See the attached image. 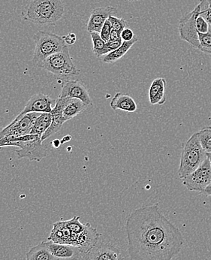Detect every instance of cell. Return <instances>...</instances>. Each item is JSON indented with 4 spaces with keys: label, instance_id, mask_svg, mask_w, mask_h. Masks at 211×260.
<instances>
[{
    "label": "cell",
    "instance_id": "obj_5",
    "mask_svg": "<svg viewBox=\"0 0 211 260\" xmlns=\"http://www.w3.org/2000/svg\"><path fill=\"white\" fill-rule=\"evenodd\" d=\"M33 40L35 42V50L32 62L38 68L47 58L56 53L60 52L65 46L62 37L45 31L36 32Z\"/></svg>",
    "mask_w": 211,
    "mask_h": 260
},
{
    "label": "cell",
    "instance_id": "obj_21",
    "mask_svg": "<svg viewBox=\"0 0 211 260\" xmlns=\"http://www.w3.org/2000/svg\"><path fill=\"white\" fill-rule=\"evenodd\" d=\"M26 260H59L51 253L46 242L32 247L26 255Z\"/></svg>",
    "mask_w": 211,
    "mask_h": 260
},
{
    "label": "cell",
    "instance_id": "obj_38",
    "mask_svg": "<svg viewBox=\"0 0 211 260\" xmlns=\"http://www.w3.org/2000/svg\"><path fill=\"white\" fill-rule=\"evenodd\" d=\"M207 3H208L209 9H211V0H207Z\"/></svg>",
    "mask_w": 211,
    "mask_h": 260
},
{
    "label": "cell",
    "instance_id": "obj_22",
    "mask_svg": "<svg viewBox=\"0 0 211 260\" xmlns=\"http://www.w3.org/2000/svg\"><path fill=\"white\" fill-rule=\"evenodd\" d=\"M137 40L138 39H137V36H135L132 40L128 41V42L123 41V43L117 50L104 56L102 62L108 64L115 63V62L127 54L128 51L137 42Z\"/></svg>",
    "mask_w": 211,
    "mask_h": 260
},
{
    "label": "cell",
    "instance_id": "obj_16",
    "mask_svg": "<svg viewBox=\"0 0 211 260\" xmlns=\"http://www.w3.org/2000/svg\"><path fill=\"white\" fill-rule=\"evenodd\" d=\"M65 98H60V97H59L56 100L55 106L53 108L52 112H51V115H52V123H51L50 127L47 129V131L42 136V142L58 133L62 128L64 123L66 121L63 117V114H62V111H63L64 106H65Z\"/></svg>",
    "mask_w": 211,
    "mask_h": 260
},
{
    "label": "cell",
    "instance_id": "obj_14",
    "mask_svg": "<svg viewBox=\"0 0 211 260\" xmlns=\"http://www.w3.org/2000/svg\"><path fill=\"white\" fill-rule=\"evenodd\" d=\"M100 234L90 223L85 224L84 231L78 235L75 246H77L82 254L90 252L98 244Z\"/></svg>",
    "mask_w": 211,
    "mask_h": 260
},
{
    "label": "cell",
    "instance_id": "obj_9",
    "mask_svg": "<svg viewBox=\"0 0 211 260\" xmlns=\"http://www.w3.org/2000/svg\"><path fill=\"white\" fill-rule=\"evenodd\" d=\"M40 115L39 113H28L24 115L18 114L15 120L3 129H0V139L9 136H26L30 134L36 119Z\"/></svg>",
    "mask_w": 211,
    "mask_h": 260
},
{
    "label": "cell",
    "instance_id": "obj_39",
    "mask_svg": "<svg viewBox=\"0 0 211 260\" xmlns=\"http://www.w3.org/2000/svg\"><path fill=\"white\" fill-rule=\"evenodd\" d=\"M207 157L209 158V159H210V165H211V153H207Z\"/></svg>",
    "mask_w": 211,
    "mask_h": 260
},
{
    "label": "cell",
    "instance_id": "obj_10",
    "mask_svg": "<svg viewBox=\"0 0 211 260\" xmlns=\"http://www.w3.org/2000/svg\"><path fill=\"white\" fill-rule=\"evenodd\" d=\"M83 260H124L120 250L109 243L97 244L90 252L83 255Z\"/></svg>",
    "mask_w": 211,
    "mask_h": 260
},
{
    "label": "cell",
    "instance_id": "obj_12",
    "mask_svg": "<svg viewBox=\"0 0 211 260\" xmlns=\"http://www.w3.org/2000/svg\"><path fill=\"white\" fill-rule=\"evenodd\" d=\"M117 12V9L113 6L98 7L93 9L87 22V31L90 34L93 32L100 34L106 20L109 18V17L113 16Z\"/></svg>",
    "mask_w": 211,
    "mask_h": 260
},
{
    "label": "cell",
    "instance_id": "obj_26",
    "mask_svg": "<svg viewBox=\"0 0 211 260\" xmlns=\"http://www.w3.org/2000/svg\"><path fill=\"white\" fill-rule=\"evenodd\" d=\"M200 46L198 50L205 54H211V26L208 32L205 34H198Z\"/></svg>",
    "mask_w": 211,
    "mask_h": 260
},
{
    "label": "cell",
    "instance_id": "obj_2",
    "mask_svg": "<svg viewBox=\"0 0 211 260\" xmlns=\"http://www.w3.org/2000/svg\"><path fill=\"white\" fill-rule=\"evenodd\" d=\"M64 13V0H30L22 11L21 18L38 26H54Z\"/></svg>",
    "mask_w": 211,
    "mask_h": 260
},
{
    "label": "cell",
    "instance_id": "obj_23",
    "mask_svg": "<svg viewBox=\"0 0 211 260\" xmlns=\"http://www.w3.org/2000/svg\"><path fill=\"white\" fill-rule=\"evenodd\" d=\"M51 123H52V115L51 113H41L40 115L34 122L30 134L38 135L42 138L44 133L51 126Z\"/></svg>",
    "mask_w": 211,
    "mask_h": 260
},
{
    "label": "cell",
    "instance_id": "obj_24",
    "mask_svg": "<svg viewBox=\"0 0 211 260\" xmlns=\"http://www.w3.org/2000/svg\"><path fill=\"white\" fill-rule=\"evenodd\" d=\"M92 42H93V52L97 58L101 57L104 54V49H106V42L101 39L100 34L96 32H91L90 34Z\"/></svg>",
    "mask_w": 211,
    "mask_h": 260
},
{
    "label": "cell",
    "instance_id": "obj_35",
    "mask_svg": "<svg viewBox=\"0 0 211 260\" xmlns=\"http://www.w3.org/2000/svg\"><path fill=\"white\" fill-rule=\"evenodd\" d=\"M201 193L206 196V197H211V184L207 186L204 190H203Z\"/></svg>",
    "mask_w": 211,
    "mask_h": 260
},
{
    "label": "cell",
    "instance_id": "obj_19",
    "mask_svg": "<svg viewBox=\"0 0 211 260\" xmlns=\"http://www.w3.org/2000/svg\"><path fill=\"white\" fill-rule=\"evenodd\" d=\"M111 108L114 111L122 110L126 112H134L137 111V103L130 95L117 93L110 103Z\"/></svg>",
    "mask_w": 211,
    "mask_h": 260
},
{
    "label": "cell",
    "instance_id": "obj_13",
    "mask_svg": "<svg viewBox=\"0 0 211 260\" xmlns=\"http://www.w3.org/2000/svg\"><path fill=\"white\" fill-rule=\"evenodd\" d=\"M54 101L44 93H36L32 95L29 101L25 105L24 109L20 113V115H24L28 113H51Z\"/></svg>",
    "mask_w": 211,
    "mask_h": 260
},
{
    "label": "cell",
    "instance_id": "obj_33",
    "mask_svg": "<svg viewBox=\"0 0 211 260\" xmlns=\"http://www.w3.org/2000/svg\"><path fill=\"white\" fill-rule=\"evenodd\" d=\"M62 38H63V40L64 42H65V45H74V44L76 43V41H77V37H76V34H73V32L68 34V35L64 36Z\"/></svg>",
    "mask_w": 211,
    "mask_h": 260
},
{
    "label": "cell",
    "instance_id": "obj_7",
    "mask_svg": "<svg viewBox=\"0 0 211 260\" xmlns=\"http://www.w3.org/2000/svg\"><path fill=\"white\" fill-rule=\"evenodd\" d=\"M183 180V185L189 191L201 192L211 184V165L208 157L204 159L200 167Z\"/></svg>",
    "mask_w": 211,
    "mask_h": 260
},
{
    "label": "cell",
    "instance_id": "obj_6",
    "mask_svg": "<svg viewBox=\"0 0 211 260\" xmlns=\"http://www.w3.org/2000/svg\"><path fill=\"white\" fill-rule=\"evenodd\" d=\"M39 68L52 73L60 79H70L80 74V70L73 62L66 45L60 52L56 53L47 58L41 63Z\"/></svg>",
    "mask_w": 211,
    "mask_h": 260
},
{
    "label": "cell",
    "instance_id": "obj_27",
    "mask_svg": "<svg viewBox=\"0 0 211 260\" xmlns=\"http://www.w3.org/2000/svg\"><path fill=\"white\" fill-rule=\"evenodd\" d=\"M79 220V216H75L71 220L64 221L65 226L73 234H79L81 232L84 231L85 228V224L81 223Z\"/></svg>",
    "mask_w": 211,
    "mask_h": 260
},
{
    "label": "cell",
    "instance_id": "obj_34",
    "mask_svg": "<svg viewBox=\"0 0 211 260\" xmlns=\"http://www.w3.org/2000/svg\"><path fill=\"white\" fill-rule=\"evenodd\" d=\"M119 39H122L121 32L112 29V32H111L110 40L109 41H117Z\"/></svg>",
    "mask_w": 211,
    "mask_h": 260
},
{
    "label": "cell",
    "instance_id": "obj_20",
    "mask_svg": "<svg viewBox=\"0 0 211 260\" xmlns=\"http://www.w3.org/2000/svg\"><path fill=\"white\" fill-rule=\"evenodd\" d=\"M88 107L87 104L78 100V99L65 98V106H64L62 114L65 120H69L76 117L78 114H81Z\"/></svg>",
    "mask_w": 211,
    "mask_h": 260
},
{
    "label": "cell",
    "instance_id": "obj_11",
    "mask_svg": "<svg viewBox=\"0 0 211 260\" xmlns=\"http://www.w3.org/2000/svg\"><path fill=\"white\" fill-rule=\"evenodd\" d=\"M61 88L62 89L59 96L60 98L70 97V98L78 99L88 106L93 105L88 90L80 81L68 80L62 83Z\"/></svg>",
    "mask_w": 211,
    "mask_h": 260
},
{
    "label": "cell",
    "instance_id": "obj_36",
    "mask_svg": "<svg viewBox=\"0 0 211 260\" xmlns=\"http://www.w3.org/2000/svg\"><path fill=\"white\" fill-rule=\"evenodd\" d=\"M52 145L54 146V148H59L61 145V141L59 140V139H55V140L53 141Z\"/></svg>",
    "mask_w": 211,
    "mask_h": 260
},
{
    "label": "cell",
    "instance_id": "obj_1",
    "mask_svg": "<svg viewBox=\"0 0 211 260\" xmlns=\"http://www.w3.org/2000/svg\"><path fill=\"white\" fill-rule=\"evenodd\" d=\"M128 253L132 260H172L184 246V236L158 203L134 210L126 220Z\"/></svg>",
    "mask_w": 211,
    "mask_h": 260
},
{
    "label": "cell",
    "instance_id": "obj_3",
    "mask_svg": "<svg viewBox=\"0 0 211 260\" xmlns=\"http://www.w3.org/2000/svg\"><path fill=\"white\" fill-rule=\"evenodd\" d=\"M42 138L38 135L10 136L6 137L7 146L18 147L16 153L18 159L26 158L29 161H39L48 156V150L42 144Z\"/></svg>",
    "mask_w": 211,
    "mask_h": 260
},
{
    "label": "cell",
    "instance_id": "obj_31",
    "mask_svg": "<svg viewBox=\"0 0 211 260\" xmlns=\"http://www.w3.org/2000/svg\"><path fill=\"white\" fill-rule=\"evenodd\" d=\"M122 43H123V40H122V39H119V40L117 41H109V42L106 43L104 54L106 55V54L115 51V50H117V48L122 45Z\"/></svg>",
    "mask_w": 211,
    "mask_h": 260
},
{
    "label": "cell",
    "instance_id": "obj_17",
    "mask_svg": "<svg viewBox=\"0 0 211 260\" xmlns=\"http://www.w3.org/2000/svg\"><path fill=\"white\" fill-rule=\"evenodd\" d=\"M78 235L73 234L65 226L64 221H59L54 224V228L48 237V241L58 243V244L75 245Z\"/></svg>",
    "mask_w": 211,
    "mask_h": 260
},
{
    "label": "cell",
    "instance_id": "obj_28",
    "mask_svg": "<svg viewBox=\"0 0 211 260\" xmlns=\"http://www.w3.org/2000/svg\"><path fill=\"white\" fill-rule=\"evenodd\" d=\"M109 21L112 23V29L117 32H123V29L128 27V23L123 18H118L115 16H110L109 18Z\"/></svg>",
    "mask_w": 211,
    "mask_h": 260
},
{
    "label": "cell",
    "instance_id": "obj_32",
    "mask_svg": "<svg viewBox=\"0 0 211 260\" xmlns=\"http://www.w3.org/2000/svg\"><path fill=\"white\" fill-rule=\"evenodd\" d=\"M135 36L136 35H134V32L132 29H129V28L128 27L126 28V29H123V32H122V40L126 41V42L132 40Z\"/></svg>",
    "mask_w": 211,
    "mask_h": 260
},
{
    "label": "cell",
    "instance_id": "obj_29",
    "mask_svg": "<svg viewBox=\"0 0 211 260\" xmlns=\"http://www.w3.org/2000/svg\"><path fill=\"white\" fill-rule=\"evenodd\" d=\"M195 26H196L198 34H207L210 29V25L208 24L204 17L200 14V12L195 18Z\"/></svg>",
    "mask_w": 211,
    "mask_h": 260
},
{
    "label": "cell",
    "instance_id": "obj_30",
    "mask_svg": "<svg viewBox=\"0 0 211 260\" xmlns=\"http://www.w3.org/2000/svg\"><path fill=\"white\" fill-rule=\"evenodd\" d=\"M112 31V26L111 22L109 21V19L106 20L104 23V26H102L101 32H100V36H101V39L107 43L110 40L111 32Z\"/></svg>",
    "mask_w": 211,
    "mask_h": 260
},
{
    "label": "cell",
    "instance_id": "obj_15",
    "mask_svg": "<svg viewBox=\"0 0 211 260\" xmlns=\"http://www.w3.org/2000/svg\"><path fill=\"white\" fill-rule=\"evenodd\" d=\"M52 254L59 260H79L83 254L77 246L46 242Z\"/></svg>",
    "mask_w": 211,
    "mask_h": 260
},
{
    "label": "cell",
    "instance_id": "obj_8",
    "mask_svg": "<svg viewBox=\"0 0 211 260\" xmlns=\"http://www.w3.org/2000/svg\"><path fill=\"white\" fill-rule=\"evenodd\" d=\"M201 12L199 4L191 12L185 14L180 20L179 34L181 39L186 41L193 48L198 49L200 46L198 32L195 26V18Z\"/></svg>",
    "mask_w": 211,
    "mask_h": 260
},
{
    "label": "cell",
    "instance_id": "obj_40",
    "mask_svg": "<svg viewBox=\"0 0 211 260\" xmlns=\"http://www.w3.org/2000/svg\"><path fill=\"white\" fill-rule=\"evenodd\" d=\"M126 1L131 2V3H134V2H137V0H126Z\"/></svg>",
    "mask_w": 211,
    "mask_h": 260
},
{
    "label": "cell",
    "instance_id": "obj_18",
    "mask_svg": "<svg viewBox=\"0 0 211 260\" xmlns=\"http://www.w3.org/2000/svg\"><path fill=\"white\" fill-rule=\"evenodd\" d=\"M166 80L164 78H157L151 83L149 89V101L153 106H162L166 102Z\"/></svg>",
    "mask_w": 211,
    "mask_h": 260
},
{
    "label": "cell",
    "instance_id": "obj_37",
    "mask_svg": "<svg viewBox=\"0 0 211 260\" xmlns=\"http://www.w3.org/2000/svg\"><path fill=\"white\" fill-rule=\"evenodd\" d=\"M72 137L71 136H65V137H63V139L61 140V145H62V144L65 143V142H69V141H71Z\"/></svg>",
    "mask_w": 211,
    "mask_h": 260
},
{
    "label": "cell",
    "instance_id": "obj_4",
    "mask_svg": "<svg viewBox=\"0 0 211 260\" xmlns=\"http://www.w3.org/2000/svg\"><path fill=\"white\" fill-rule=\"evenodd\" d=\"M207 157V153L201 146L198 133H194L183 147L178 169L179 178L184 179L196 170Z\"/></svg>",
    "mask_w": 211,
    "mask_h": 260
},
{
    "label": "cell",
    "instance_id": "obj_25",
    "mask_svg": "<svg viewBox=\"0 0 211 260\" xmlns=\"http://www.w3.org/2000/svg\"><path fill=\"white\" fill-rule=\"evenodd\" d=\"M201 146L207 153H211V126L203 128L198 132Z\"/></svg>",
    "mask_w": 211,
    "mask_h": 260
}]
</instances>
